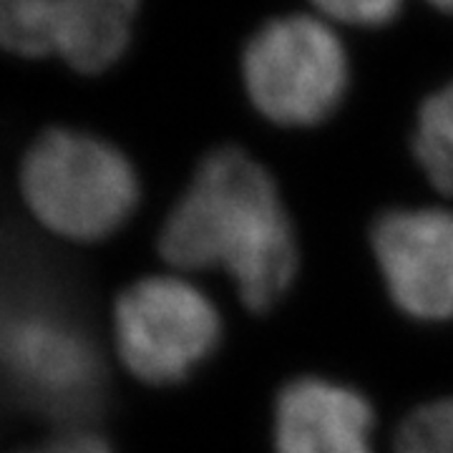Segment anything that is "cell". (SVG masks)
Listing matches in <instances>:
<instances>
[{
    "instance_id": "obj_1",
    "label": "cell",
    "mask_w": 453,
    "mask_h": 453,
    "mask_svg": "<svg viewBox=\"0 0 453 453\" xmlns=\"http://www.w3.org/2000/svg\"><path fill=\"white\" fill-rule=\"evenodd\" d=\"M159 252L184 273H225L250 310L273 308L297 273L295 232L275 181L234 146L199 164L159 232Z\"/></svg>"
},
{
    "instance_id": "obj_2",
    "label": "cell",
    "mask_w": 453,
    "mask_h": 453,
    "mask_svg": "<svg viewBox=\"0 0 453 453\" xmlns=\"http://www.w3.org/2000/svg\"><path fill=\"white\" fill-rule=\"evenodd\" d=\"M20 195L38 225L68 242L91 244L129 222L139 204V177L106 139L49 129L20 162Z\"/></svg>"
},
{
    "instance_id": "obj_3",
    "label": "cell",
    "mask_w": 453,
    "mask_h": 453,
    "mask_svg": "<svg viewBox=\"0 0 453 453\" xmlns=\"http://www.w3.org/2000/svg\"><path fill=\"white\" fill-rule=\"evenodd\" d=\"M0 375L50 416H81L104 388L91 335L68 312L28 295L0 297Z\"/></svg>"
},
{
    "instance_id": "obj_4",
    "label": "cell",
    "mask_w": 453,
    "mask_h": 453,
    "mask_svg": "<svg viewBox=\"0 0 453 453\" xmlns=\"http://www.w3.org/2000/svg\"><path fill=\"white\" fill-rule=\"evenodd\" d=\"M350 65L333 28L310 16L265 23L247 43L242 79L247 96L280 127H315L340 106Z\"/></svg>"
},
{
    "instance_id": "obj_5",
    "label": "cell",
    "mask_w": 453,
    "mask_h": 453,
    "mask_svg": "<svg viewBox=\"0 0 453 453\" xmlns=\"http://www.w3.org/2000/svg\"><path fill=\"white\" fill-rule=\"evenodd\" d=\"M222 335L211 300L177 275L139 280L113 308V342L124 368L149 386L189 378Z\"/></svg>"
},
{
    "instance_id": "obj_6",
    "label": "cell",
    "mask_w": 453,
    "mask_h": 453,
    "mask_svg": "<svg viewBox=\"0 0 453 453\" xmlns=\"http://www.w3.org/2000/svg\"><path fill=\"white\" fill-rule=\"evenodd\" d=\"M136 11L139 0H0V49L94 76L127 53Z\"/></svg>"
},
{
    "instance_id": "obj_7",
    "label": "cell",
    "mask_w": 453,
    "mask_h": 453,
    "mask_svg": "<svg viewBox=\"0 0 453 453\" xmlns=\"http://www.w3.org/2000/svg\"><path fill=\"white\" fill-rule=\"evenodd\" d=\"M372 255L393 303L408 318H453V211L393 210L372 225Z\"/></svg>"
},
{
    "instance_id": "obj_8",
    "label": "cell",
    "mask_w": 453,
    "mask_h": 453,
    "mask_svg": "<svg viewBox=\"0 0 453 453\" xmlns=\"http://www.w3.org/2000/svg\"><path fill=\"white\" fill-rule=\"evenodd\" d=\"M372 431L371 403L335 380L297 378L277 395V453H372Z\"/></svg>"
},
{
    "instance_id": "obj_9",
    "label": "cell",
    "mask_w": 453,
    "mask_h": 453,
    "mask_svg": "<svg viewBox=\"0 0 453 453\" xmlns=\"http://www.w3.org/2000/svg\"><path fill=\"white\" fill-rule=\"evenodd\" d=\"M413 154L438 192L453 196V83L426 98L416 121Z\"/></svg>"
},
{
    "instance_id": "obj_10",
    "label": "cell",
    "mask_w": 453,
    "mask_h": 453,
    "mask_svg": "<svg viewBox=\"0 0 453 453\" xmlns=\"http://www.w3.org/2000/svg\"><path fill=\"white\" fill-rule=\"evenodd\" d=\"M395 453H453V398L413 411L395 434Z\"/></svg>"
},
{
    "instance_id": "obj_11",
    "label": "cell",
    "mask_w": 453,
    "mask_h": 453,
    "mask_svg": "<svg viewBox=\"0 0 453 453\" xmlns=\"http://www.w3.org/2000/svg\"><path fill=\"white\" fill-rule=\"evenodd\" d=\"M325 16L350 26H386L398 16L403 0H312Z\"/></svg>"
},
{
    "instance_id": "obj_12",
    "label": "cell",
    "mask_w": 453,
    "mask_h": 453,
    "mask_svg": "<svg viewBox=\"0 0 453 453\" xmlns=\"http://www.w3.org/2000/svg\"><path fill=\"white\" fill-rule=\"evenodd\" d=\"M23 453H113L111 446L96 434H86V431H73L64 436L53 438L49 443L31 449Z\"/></svg>"
},
{
    "instance_id": "obj_13",
    "label": "cell",
    "mask_w": 453,
    "mask_h": 453,
    "mask_svg": "<svg viewBox=\"0 0 453 453\" xmlns=\"http://www.w3.org/2000/svg\"><path fill=\"white\" fill-rule=\"evenodd\" d=\"M434 8L443 11V13H453V0H428Z\"/></svg>"
}]
</instances>
